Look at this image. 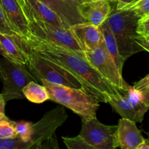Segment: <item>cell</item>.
Masks as SVG:
<instances>
[{
    "label": "cell",
    "mask_w": 149,
    "mask_h": 149,
    "mask_svg": "<svg viewBox=\"0 0 149 149\" xmlns=\"http://www.w3.org/2000/svg\"><path fill=\"white\" fill-rule=\"evenodd\" d=\"M34 10L39 17L45 21L58 27L70 28V26L61 19V17L40 0H23Z\"/></svg>",
    "instance_id": "17"
},
{
    "label": "cell",
    "mask_w": 149,
    "mask_h": 149,
    "mask_svg": "<svg viewBox=\"0 0 149 149\" xmlns=\"http://www.w3.org/2000/svg\"><path fill=\"white\" fill-rule=\"evenodd\" d=\"M77 1H88V0H77Z\"/></svg>",
    "instance_id": "35"
},
{
    "label": "cell",
    "mask_w": 149,
    "mask_h": 149,
    "mask_svg": "<svg viewBox=\"0 0 149 149\" xmlns=\"http://www.w3.org/2000/svg\"><path fill=\"white\" fill-rule=\"evenodd\" d=\"M111 6L108 0L85 1L80 5V13L87 23L99 27L109 17Z\"/></svg>",
    "instance_id": "15"
},
{
    "label": "cell",
    "mask_w": 149,
    "mask_h": 149,
    "mask_svg": "<svg viewBox=\"0 0 149 149\" xmlns=\"http://www.w3.org/2000/svg\"><path fill=\"white\" fill-rule=\"evenodd\" d=\"M116 138L118 148L122 149H137L145 139L136 122L124 118L118 121Z\"/></svg>",
    "instance_id": "13"
},
{
    "label": "cell",
    "mask_w": 149,
    "mask_h": 149,
    "mask_svg": "<svg viewBox=\"0 0 149 149\" xmlns=\"http://www.w3.org/2000/svg\"><path fill=\"white\" fill-rule=\"evenodd\" d=\"M134 1H136V0H118V3H117V5L115 8L119 9L121 7H124V6L130 4V3L134 2Z\"/></svg>",
    "instance_id": "31"
},
{
    "label": "cell",
    "mask_w": 149,
    "mask_h": 149,
    "mask_svg": "<svg viewBox=\"0 0 149 149\" xmlns=\"http://www.w3.org/2000/svg\"><path fill=\"white\" fill-rule=\"evenodd\" d=\"M70 30L84 52L97 47L103 40L99 28L87 22L72 25Z\"/></svg>",
    "instance_id": "11"
},
{
    "label": "cell",
    "mask_w": 149,
    "mask_h": 149,
    "mask_svg": "<svg viewBox=\"0 0 149 149\" xmlns=\"http://www.w3.org/2000/svg\"><path fill=\"white\" fill-rule=\"evenodd\" d=\"M25 98L34 103H42L49 100V94L44 85L36 81H30L23 88Z\"/></svg>",
    "instance_id": "19"
},
{
    "label": "cell",
    "mask_w": 149,
    "mask_h": 149,
    "mask_svg": "<svg viewBox=\"0 0 149 149\" xmlns=\"http://www.w3.org/2000/svg\"><path fill=\"white\" fill-rule=\"evenodd\" d=\"M5 103L6 101L1 94H0V119L5 116Z\"/></svg>",
    "instance_id": "29"
},
{
    "label": "cell",
    "mask_w": 149,
    "mask_h": 149,
    "mask_svg": "<svg viewBox=\"0 0 149 149\" xmlns=\"http://www.w3.org/2000/svg\"><path fill=\"white\" fill-rule=\"evenodd\" d=\"M141 18H146V19H149V15H148L145 16V17H141Z\"/></svg>",
    "instance_id": "34"
},
{
    "label": "cell",
    "mask_w": 149,
    "mask_h": 149,
    "mask_svg": "<svg viewBox=\"0 0 149 149\" xmlns=\"http://www.w3.org/2000/svg\"><path fill=\"white\" fill-rule=\"evenodd\" d=\"M17 135L15 122L11 121L6 116L0 119V138H13Z\"/></svg>",
    "instance_id": "22"
},
{
    "label": "cell",
    "mask_w": 149,
    "mask_h": 149,
    "mask_svg": "<svg viewBox=\"0 0 149 149\" xmlns=\"http://www.w3.org/2000/svg\"><path fill=\"white\" fill-rule=\"evenodd\" d=\"M137 33L140 35H149V19L140 18L137 26Z\"/></svg>",
    "instance_id": "26"
},
{
    "label": "cell",
    "mask_w": 149,
    "mask_h": 149,
    "mask_svg": "<svg viewBox=\"0 0 149 149\" xmlns=\"http://www.w3.org/2000/svg\"><path fill=\"white\" fill-rule=\"evenodd\" d=\"M32 124L26 121H20L15 122V128L16 132L20 136V138L24 142L30 143L31 137H32Z\"/></svg>",
    "instance_id": "24"
},
{
    "label": "cell",
    "mask_w": 149,
    "mask_h": 149,
    "mask_svg": "<svg viewBox=\"0 0 149 149\" xmlns=\"http://www.w3.org/2000/svg\"><path fill=\"white\" fill-rule=\"evenodd\" d=\"M0 33L8 35H17L10 27L3 11L1 4H0Z\"/></svg>",
    "instance_id": "25"
},
{
    "label": "cell",
    "mask_w": 149,
    "mask_h": 149,
    "mask_svg": "<svg viewBox=\"0 0 149 149\" xmlns=\"http://www.w3.org/2000/svg\"><path fill=\"white\" fill-rule=\"evenodd\" d=\"M30 143L24 142L18 135L13 138H0V149H30Z\"/></svg>",
    "instance_id": "20"
},
{
    "label": "cell",
    "mask_w": 149,
    "mask_h": 149,
    "mask_svg": "<svg viewBox=\"0 0 149 149\" xmlns=\"http://www.w3.org/2000/svg\"><path fill=\"white\" fill-rule=\"evenodd\" d=\"M16 39L20 47L34 50L68 71L78 80L85 91L99 101L108 103L112 99L118 98L124 94L108 82L86 58L74 51L32 35L26 38L16 36Z\"/></svg>",
    "instance_id": "1"
},
{
    "label": "cell",
    "mask_w": 149,
    "mask_h": 149,
    "mask_svg": "<svg viewBox=\"0 0 149 149\" xmlns=\"http://www.w3.org/2000/svg\"><path fill=\"white\" fill-rule=\"evenodd\" d=\"M116 132L117 126L104 125L93 118L82 120L79 135L93 149H115L118 148Z\"/></svg>",
    "instance_id": "9"
},
{
    "label": "cell",
    "mask_w": 149,
    "mask_h": 149,
    "mask_svg": "<svg viewBox=\"0 0 149 149\" xmlns=\"http://www.w3.org/2000/svg\"><path fill=\"white\" fill-rule=\"evenodd\" d=\"M62 140L69 149H93L80 135L74 138L62 137Z\"/></svg>",
    "instance_id": "23"
},
{
    "label": "cell",
    "mask_w": 149,
    "mask_h": 149,
    "mask_svg": "<svg viewBox=\"0 0 149 149\" xmlns=\"http://www.w3.org/2000/svg\"><path fill=\"white\" fill-rule=\"evenodd\" d=\"M17 35H8L0 33V44L5 52V58L18 64L26 65L27 52L18 43Z\"/></svg>",
    "instance_id": "16"
},
{
    "label": "cell",
    "mask_w": 149,
    "mask_h": 149,
    "mask_svg": "<svg viewBox=\"0 0 149 149\" xmlns=\"http://www.w3.org/2000/svg\"><path fill=\"white\" fill-rule=\"evenodd\" d=\"M0 55H2V56L4 57V58H5V56H6V55H5V52H4V49H3L2 47H1V44H0Z\"/></svg>",
    "instance_id": "33"
},
{
    "label": "cell",
    "mask_w": 149,
    "mask_h": 149,
    "mask_svg": "<svg viewBox=\"0 0 149 149\" xmlns=\"http://www.w3.org/2000/svg\"><path fill=\"white\" fill-rule=\"evenodd\" d=\"M0 78L3 84L1 94L6 102L25 98L23 87L30 81L38 82L26 65L16 63L4 57L0 59Z\"/></svg>",
    "instance_id": "7"
},
{
    "label": "cell",
    "mask_w": 149,
    "mask_h": 149,
    "mask_svg": "<svg viewBox=\"0 0 149 149\" xmlns=\"http://www.w3.org/2000/svg\"><path fill=\"white\" fill-rule=\"evenodd\" d=\"M111 107L121 118L134 122H142L146 112L149 109L142 99V93L130 87L121 97L112 99L108 102Z\"/></svg>",
    "instance_id": "10"
},
{
    "label": "cell",
    "mask_w": 149,
    "mask_h": 149,
    "mask_svg": "<svg viewBox=\"0 0 149 149\" xmlns=\"http://www.w3.org/2000/svg\"><path fill=\"white\" fill-rule=\"evenodd\" d=\"M2 10L10 27L16 34L26 38L29 35L28 23L17 0H0Z\"/></svg>",
    "instance_id": "12"
},
{
    "label": "cell",
    "mask_w": 149,
    "mask_h": 149,
    "mask_svg": "<svg viewBox=\"0 0 149 149\" xmlns=\"http://www.w3.org/2000/svg\"><path fill=\"white\" fill-rule=\"evenodd\" d=\"M142 99L145 104L149 107V88L142 92Z\"/></svg>",
    "instance_id": "30"
},
{
    "label": "cell",
    "mask_w": 149,
    "mask_h": 149,
    "mask_svg": "<svg viewBox=\"0 0 149 149\" xmlns=\"http://www.w3.org/2000/svg\"><path fill=\"white\" fill-rule=\"evenodd\" d=\"M108 1H118V0H108Z\"/></svg>",
    "instance_id": "36"
},
{
    "label": "cell",
    "mask_w": 149,
    "mask_h": 149,
    "mask_svg": "<svg viewBox=\"0 0 149 149\" xmlns=\"http://www.w3.org/2000/svg\"><path fill=\"white\" fill-rule=\"evenodd\" d=\"M39 82L48 90L49 100L68 108L80 116L82 120L96 118L99 100L83 88L53 84L45 79H41Z\"/></svg>",
    "instance_id": "2"
},
{
    "label": "cell",
    "mask_w": 149,
    "mask_h": 149,
    "mask_svg": "<svg viewBox=\"0 0 149 149\" xmlns=\"http://www.w3.org/2000/svg\"><path fill=\"white\" fill-rule=\"evenodd\" d=\"M68 118L63 106H56L45 113L42 119L32 125L30 149H58L56 131Z\"/></svg>",
    "instance_id": "5"
},
{
    "label": "cell",
    "mask_w": 149,
    "mask_h": 149,
    "mask_svg": "<svg viewBox=\"0 0 149 149\" xmlns=\"http://www.w3.org/2000/svg\"><path fill=\"white\" fill-rule=\"evenodd\" d=\"M118 10H131L140 17H143L149 15V0H136Z\"/></svg>",
    "instance_id": "21"
},
{
    "label": "cell",
    "mask_w": 149,
    "mask_h": 149,
    "mask_svg": "<svg viewBox=\"0 0 149 149\" xmlns=\"http://www.w3.org/2000/svg\"><path fill=\"white\" fill-rule=\"evenodd\" d=\"M53 10L67 24L71 26L86 22L80 13V5L83 1L77 0H40Z\"/></svg>",
    "instance_id": "14"
},
{
    "label": "cell",
    "mask_w": 149,
    "mask_h": 149,
    "mask_svg": "<svg viewBox=\"0 0 149 149\" xmlns=\"http://www.w3.org/2000/svg\"><path fill=\"white\" fill-rule=\"evenodd\" d=\"M17 1L21 7L27 20L29 35L65 47L86 58L84 51L76 40L70 27H58L51 24L39 17L23 0H17Z\"/></svg>",
    "instance_id": "4"
},
{
    "label": "cell",
    "mask_w": 149,
    "mask_h": 149,
    "mask_svg": "<svg viewBox=\"0 0 149 149\" xmlns=\"http://www.w3.org/2000/svg\"><path fill=\"white\" fill-rule=\"evenodd\" d=\"M136 42L143 48V51L149 52V35H138L136 38Z\"/></svg>",
    "instance_id": "28"
},
{
    "label": "cell",
    "mask_w": 149,
    "mask_h": 149,
    "mask_svg": "<svg viewBox=\"0 0 149 149\" xmlns=\"http://www.w3.org/2000/svg\"><path fill=\"white\" fill-rule=\"evenodd\" d=\"M19 45V44H18ZM28 55L26 66L39 82L45 79L48 82L58 85L67 86L72 88H82L78 80L58 64L43 58L34 50L20 47Z\"/></svg>",
    "instance_id": "6"
},
{
    "label": "cell",
    "mask_w": 149,
    "mask_h": 149,
    "mask_svg": "<svg viewBox=\"0 0 149 149\" xmlns=\"http://www.w3.org/2000/svg\"><path fill=\"white\" fill-rule=\"evenodd\" d=\"M85 54L89 62L115 88L124 93L131 87L124 81L122 73L119 71L114 60L107 51L103 40L97 47L87 51Z\"/></svg>",
    "instance_id": "8"
},
{
    "label": "cell",
    "mask_w": 149,
    "mask_h": 149,
    "mask_svg": "<svg viewBox=\"0 0 149 149\" xmlns=\"http://www.w3.org/2000/svg\"><path fill=\"white\" fill-rule=\"evenodd\" d=\"M99 28L102 34L104 44H105V46L106 47L107 51L111 55L112 59L114 60V61H115V64H116L117 67L119 69V71L122 73L123 67H124V62L126 61L120 55L115 38L114 36L113 33H112V31H111L107 20H105L102 25H100L99 26Z\"/></svg>",
    "instance_id": "18"
},
{
    "label": "cell",
    "mask_w": 149,
    "mask_h": 149,
    "mask_svg": "<svg viewBox=\"0 0 149 149\" xmlns=\"http://www.w3.org/2000/svg\"><path fill=\"white\" fill-rule=\"evenodd\" d=\"M89 1H96V0H89Z\"/></svg>",
    "instance_id": "37"
},
{
    "label": "cell",
    "mask_w": 149,
    "mask_h": 149,
    "mask_svg": "<svg viewBox=\"0 0 149 149\" xmlns=\"http://www.w3.org/2000/svg\"><path fill=\"white\" fill-rule=\"evenodd\" d=\"M134 89L139 90L140 92H143L146 90L147 89L149 88V74L147 76L140 79V81L135 83L134 86H133Z\"/></svg>",
    "instance_id": "27"
},
{
    "label": "cell",
    "mask_w": 149,
    "mask_h": 149,
    "mask_svg": "<svg viewBox=\"0 0 149 149\" xmlns=\"http://www.w3.org/2000/svg\"><path fill=\"white\" fill-rule=\"evenodd\" d=\"M140 18L134 11L114 8L106 20L115 38L120 55L125 61L131 55L143 51L136 42L139 35L137 26Z\"/></svg>",
    "instance_id": "3"
},
{
    "label": "cell",
    "mask_w": 149,
    "mask_h": 149,
    "mask_svg": "<svg viewBox=\"0 0 149 149\" xmlns=\"http://www.w3.org/2000/svg\"><path fill=\"white\" fill-rule=\"evenodd\" d=\"M137 149H149V139H144Z\"/></svg>",
    "instance_id": "32"
}]
</instances>
